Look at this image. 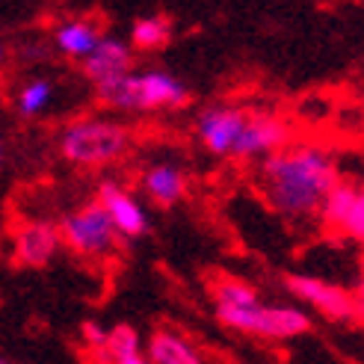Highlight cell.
Returning <instances> with one entry per match:
<instances>
[{
  "mask_svg": "<svg viewBox=\"0 0 364 364\" xmlns=\"http://www.w3.org/2000/svg\"><path fill=\"white\" fill-rule=\"evenodd\" d=\"M341 181L335 154L311 139H290L261 160L258 184L269 208L290 223H308L320 213L323 198Z\"/></svg>",
  "mask_w": 364,
  "mask_h": 364,
  "instance_id": "obj_1",
  "label": "cell"
},
{
  "mask_svg": "<svg viewBox=\"0 0 364 364\" xmlns=\"http://www.w3.org/2000/svg\"><path fill=\"white\" fill-rule=\"evenodd\" d=\"M213 311L228 329L267 341H294L311 329V317L305 308L264 302L252 284L231 276H223L213 284Z\"/></svg>",
  "mask_w": 364,
  "mask_h": 364,
  "instance_id": "obj_2",
  "label": "cell"
},
{
  "mask_svg": "<svg viewBox=\"0 0 364 364\" xmlns=\"http://www.w3.org/2000/svg\"><path fill=\"white\" fill-rule=\"evenodd\" d=\"M98 101L116 113H154L178 110L190 101L187 86L163 68L127 71V75L95 86Z\"/></svg>",
  "mask_w": 364,
  "mask_h": 364,
  "instance_id": "obj_3",
  "label": "cell"
},
{
  "mask_svg": "<svg viewBox=\"0 0 364 364\" xmlns=\"http://www.w3.org/2000/svg\"><path fill=\"white\" fill-rule=\"evenodd\" d=\"M134 145V134L116 119L83 116L63 127L60 154L77 169H104L119 163Z\"/></svg>",
  "mask_w": 364,
  "mask_h": 364,
  "instance_id": "obj_4",
  "label": "cell"
},
{
  "mask_svg": "<svg viewBox=\"0 0 364 364\" xmlns=\"http://www.w3.org/2000/svg\"><path fill=\"white\" fill-rule=\"evenodd\" d=\"M57 228H60L63 246L86 261L110 258L122 240L110 223V216L104 213V208L98 202H86L75 210H68Z\"/></svg>",
  "mask_w": 364,
  "mask_h": 364,
  "instance_id": "obj_5",
  "label": "cell"
},
{
  "mask_svg": "<svg viewBox=\"0 0 364 364\" xmlns=\"http://www.w3.org/2000/svg\"><path fill=\"white\" fill-rule=\"evenodd\" d=\"M287 290L294 294V299H299L305 308H311L320 317L332 320V323H347L358 314V302L347 287H341L329 279L320 276H287Z\"/></svg>",
  "mask_w": 364,
  "mask_h": 364,
  "instance_id": "obj_6",
  "label": "cell"
},
{
  "mask_svg": "<svg viewBox=\"0 0 364 364\" xmlns=\"http://www.w3.org/2000/svg\"><path fill=\"white\" fill-rule=\"evenodd\" d=\"M249 110L237 104H213L205 107L196 119V136L202 149L213 157H231L240 142V134L246 127Z\"/></svg>",
  "mask_w": 364,
  "mask_h": 364,
  "instance_id": "obj_7",
  "label": "cell"
},
{
  "mask_svg": "<svg viewBox=\"0 0 364 364\" xmlns=\"http://www.w3.org/2000/svg\"><path fill=\"white\" fill-rule=\"evenodd\" d=\"M290 139H294V131H290V124L282 116L267 113V110H249L246 127L231 157L234 160H267L269 154L284 149Z\"/></svg>",
  "mask_w": 364,
  "mask_h": 364,
  "instance_id": "obj_8",
  "label": "cell"
},
{
  "mask_svg": "<svg viewBox=\"0 0 364 364\" xmlns=\"http://www.w3.org/2000/svg\"><path fill=\"white\" fill-rule=\"evenodd\" d=\"M63 249L60 228L48 220L18 223L12 231V264L24 269H45Z\"/></svg>",
  "mask_w": 364,
  "mask_h": 364,
  "instance_id": "obj_9",
  "label": "cell"
},
{
  "mask_svg": "<svg viewBox=\"0 0 364 364\" xmlns=\"http://www.w3.org/2000/svg\"><path fill=\"white\" fill-rule=\"evenodd\" d=\"M95 202L110 216V223L122 240H136L149 231V213H145L142 202L119 181H110V178L101 181Z\"/></svg>",
  "mask_w": 364,
  "mask_h": 364,
  "instance_id": "obj_10",
  "label": "cell"
},
{
  "mask_svg": "<svg viewBox=\"0 0 364 364\" xmlns=\"http://www.w3.org/2000/svg\"><path fill=\"white\" fill-rule=\"evenodd\" d=\"M83 75L89 83H107L116 80L127 71H134V48L124 39H116V36H104V39L95 45V50L80 63Z\"/></svg>",
  "mask_w": 364,
  "mask_h": 364,
  "instance_id": "obj_11",
  "label": "cell"
},
{
  "mask_svg": "<svg viewBox=\"0 0 364 364\" xmlns=\"http://www.w3.org/2000/svg\"><path fill=\"white\" fill-rule=\"evenodd\" d=\"M142 196L160 208H172L187 196V172L172 160H160L142 169Z\"/></svg>",
  "mask_w": 364,
  "mask_h": 364,
  "instance_id": "obj_12",
  "label": "cell"
},
{
  "mask_svg": "<svg viewBox=\"0 0 364 364\" xmlns=\"http://www.w3.org/2000/svg\"><path fill=\"white\" fill-rule=\"evenodd\" d=\"M101 39H104L101 24L92 21V18H65V21L53 27V45H57V50L63 57L77 60V63H83Z\"/></svg>",
  "mask_w": 364,
  "mask_h": 364,
  "instance_id": "obj_13",
  "label": "cell"
},
{
  "mask_svg": "<svg viewBox=\"0 0 364 364\" xmlns=\"http://www.w3.org/2000/svg\"><path fill=\"white\" fill-rule=\"evenodd\" d=\"M145 355L151 364H205V355L198 353L196 343L175 329H157L149 338Z\"/></svg>",
  "mask_w": 364,
  "mask_h": 364,
  "instance_id": "obj_14",
  "label": "cell"
},
{
  "mask_svg": "<svg viewBox=\"0 0 364 364\" xmlns=\"http://www.w3.org/2000/svg\"><path fill=\"white\" fill-rule=\"evenodd\" d=\"M107 361L110 364H151L149 355H145V347L139 341V332L134 326H113L110 332H107Z\"/></svg>",
  "mask_w": 364,
  "mask_h": 364,
  "instance_id": "obj_15",
  "label": "cell"
},
{
  "mask_svg": "<svg viewBox=\"0 0 364 364\" xmlns=\"http://www.w3.org/2000/svg\"><path fill=\"white\" fill-rule=\"evenodd\" d=\"M355 190H358V184H350V181H338V184L332 187V193L323 198L317 220H320L326 228L341 231V223L347 220V210H350L353 198H355Z\"/></svg>",
  "mask_w": 364,
  "mask_h": 364,
  "instance_id": "obj_16",
  "label": "cell"
},
{
  "mask_svg": "<svg viewBox=\"0 0 364 364\" xmlns=\"http://www.w3.org/2000/svg\"><path fill=\"white\" fill-rule=\"evenodd\" d=\"M172 36V27L166 18L160 15H149V18H139V21H134L131 27V45L134 50H160L163 45L169 42Z\"/></svg>",
  "mask_w": 364,
  "mask_h": 364,
  "instance_id": "obj_17",
  "label": "cell"
},
{
  "mask_svg": "<svg viewBox=\"0 0 364 364\" xmlns=\"http://www.w3.org/2000/svg\"><path fill=\"white\" fill-rule=\"evenodd\" d=\"M53 101V83L45 80V77H33L27 80L21 89H18V98H15V107L18 113L27 116V119H36L42 116Z\"/></svg>",
  "mask_w": 364,
  "mask_h": 364,
  "instance_id": "obj_18",
  "label": "cell"
},
{
  "mask_svg": "<svg viewBox=\"0 0 364 364\" xmlns=\"http://www.w3.org/2000/svg\"><path fill=\"white\" fill-rule=\"evenodd\" d=\"M341 234L355 243H364V184H358V190H355V198L347 210V220L341 223Z\"/></svg>",
  "mask_w": 364,
  "mask_h": 364,
  "instance_id": "obj_19",
  "label": "cell"
},
{
  "mask_svg": "<svg viewBox=\"0 0 364 364\" xmlns=\"http://www.w3.org/2000/svg\"><path fill=\"white\" fill-rule=\"evenodd\" d=\"M107 332L110 329H104L101 323H83V329H80V338H83V347L89 350V355H101L104 347H107Z\"/></svg>",
  "mask_w": 364,
  "mask_h": 364,
  "instance_id": "obj_20",
  "label": "cell"
},
{
  "mask_svg": "<svg viewBox=\"0 0 364 364\" xmlns=\"http://www.w3.org/2000/svg\"><path fill=\"white\" fill-rule=\"evenodd\" d=\"M355 302H358V311H364V261H361V276H358V296H355Z\"/></svg>",
  "mask_w": 364,
  "mask_h": 364,
  "instance_id": "obj_21",
  "label": "cell"
},
{
  "mask_svg": "<svg viewBox=\"0 0 364 364\" xmlns=\"http://www.w3.org/2000/svg\"><path fill=\"white\" fill-rule=\"evenodd\" d=\"M6 60H9V50L4 42H0V75H4V68H6Z\"/></svg>",
  "mask_w": 364,
  "mask_h": 364,
  "instance_id": "obj_22",
  "label": "cell"
},
{
  "mask_svg": "<svg viewBox=\"0 0 364 364\" xmlns=\"http://www.w3.org/2000/svg\"><path fill=\"white\" fill-rule=\"evenodd\" d=\"M4 154H6V145H4V136H0V166H4Z\"/></svg>",
  "mask_w": 364,
  "mask_h": 364,
  "instance_id": "obj_23",
  "label": "cell"
},
{
  "mask_svg": "<svg viewBox=\"0 0 364 364\" xmlns=\"http://www.w3.org/2000/svg\"><path fill=\"white\" fill-rule=\"evenodd\" d=\"M0 364H12V361H6V358H0Z\"/></svg>",
  "mask_w": 364,
  "mask_h": 364,
  "instance_id": "obj_24",
  "label": "cell"
}]
</instances>
